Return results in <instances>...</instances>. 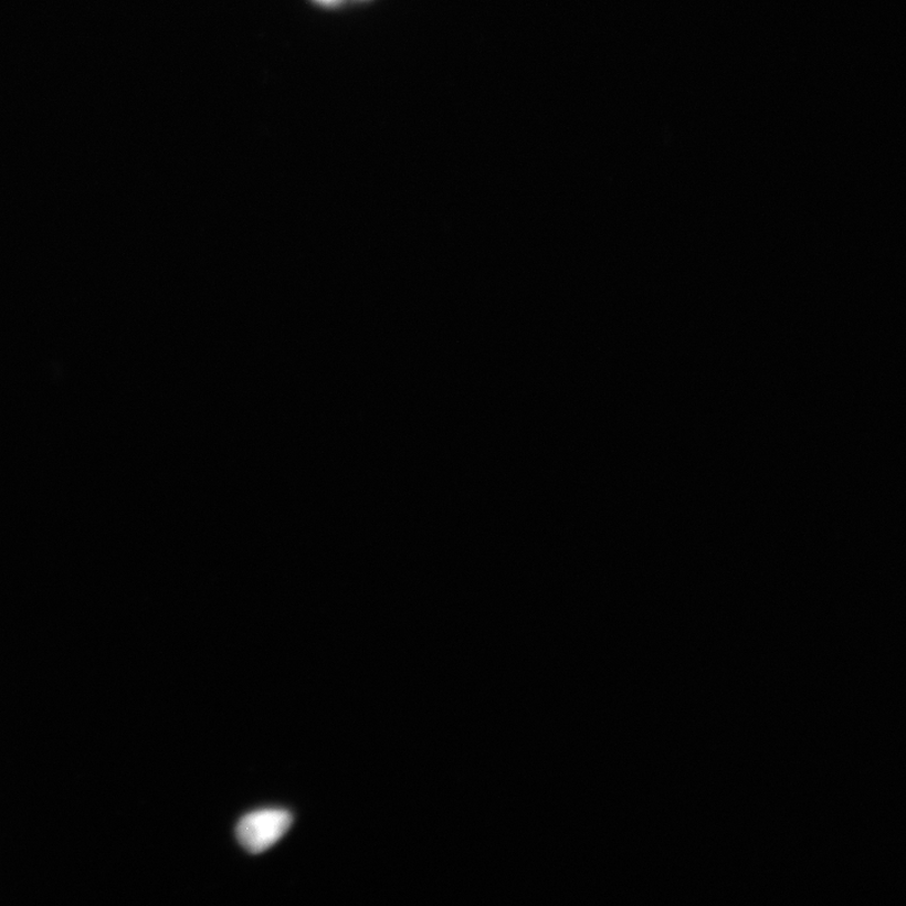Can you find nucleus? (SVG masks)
Segmentation results:
<instances>
[{
	"label": "nucleus",
	"instance_id": "1",
	"mask_svg": "<svg viewBox=\"0 0 906 906\" xmlns=\"http://www.w3.org/2000/svg\"><path fill=\"white\" fill-rule=\"evenodd\" d=\"M292 813L285 810H264L243 818L235 835L243 849L257 855L274 846L293 824Z\"/></svg>",
	"mask_w": 906,
	"mask_h": 906
}]
</instances>
